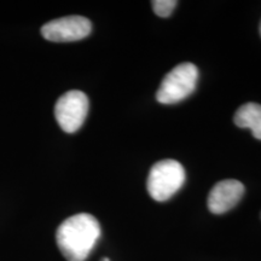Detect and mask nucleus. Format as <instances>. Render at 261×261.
Wrapping results in <instances>:
<instances>
[{
  "instance_id": "nucleus-9",
  "label": "nucleus",
  "mask_w": 261,
  "mask_h": 261,
  "mask_svg": "<svg viewBox=\"0 0 261 261\" xmlns=\"http://www.w3.org/2000/svg\"><path fill=\"white\" fill-rule=\"evenodd\" d=\"M102 261H110V260H109V259H103Z\"/></svg>"
},
{
  "instance_id": "nucleus-2",
  "label": "nucleus",
  "mask_w": 261,
  "mask_h": 261,
  "mask_svg": "<svg viewBox=\"0 0 261 261\" xmlns=\"http://www.w3.org/2000/svg\"><path fill=\"white\" fill-rule=\"evenodd\" d=\"M185 182V169L172 159L161 160L150 169L146 188L149 195L158 202L169 200Z\"/></svg>"
},
{
  "instance_id": "nucleus-10",
  "label": "nucleus",
  "mask_w": 261,
  "mask_h": 261,
  "mask_svg": "<svg viewBox=\"0 0 261 261\" xmlns=\"http://www.w3.org/2000/svg\"><path fill=\"white\" fill-rule=\"evenodd\" d=\"M260 34H261V23H260Z\"/></svg>"
},
{
  "instance_id": "nucleus-3",
  "label": "nucleus",
  "mask_w": 261,
  "mask_h": 261,
  "mask_svg": "<svg viewBox=\"0 0 261 261\" xmlns=\"http://www.w3.org/2000/svg\"><path fill=\"white\" fill-rule=\"evenodd\" d=\"M198 69L190 62L178 64L167 73L160 85L156 99L161 104H175L194 93L197 86Z\"/></svg>"
},
{
  "instance_id": "nucleus-7",
  "label": "nucleus",
  "mask_w": 261,
  "mask_h": 261,
  "mask_svg": "<svg viewBox=\"0 0 261 261\" xmlns=\"http://www.w3.org/2000/svg\"><path fill=\"white\" fill-rule=\"evenodd\" d=\"M233 121L241 128H249L254 138L261 140V106L246 103L234 114Z\"/></svg>"
},
{
  "instance_id": "nucleus-8",
  "label": "nucleus",
  "mask_w": 261,
  "mask_h": 261,
  "mask_svg": "<svg viewBox=\"0 0 261 261\" xmlns=\"http://www.w3.org/2000/svg\"><path fill=\"white\" fill-rule=\"evenodd\" d=\"M151 4L156 15L160 17H169L173 10L178 5V2H175V0H154Z\"/></svg>"
},
{
  "instance_id": "nucleus-4",
  "label": "nucleus",
  "mask_w": 261,
  "mask_h": 261,
  "mask_svg": "<svg viewBox=\"0 0 261 261\" xmlns=\"http://www.w3.org/2000/svg\"><path fill=\"white\" fill-rule=\"evenodd\" d=\"M89 98L79 90H71L58 98L55 116L64 132L74 133L80 129L89 114Z\"/></svg>"
},
{
  "instance_id": "nucleus-6",
  "label": "nucleus",
  "mask_w": 261,
  "mask_h": 261,
  "mask_svg": "<svg viewBox=\"0 0 261 261\" xmlns=\"http://www.w3.org/2000/svg\"><path fill=\"white\" fill-rule=\"evenodd\" d=\"M244 185L236 179H225L215 184L208 196V208L213 214H224L241 201Z\"/></svg>"
},
{
  "instance_id": "nucleus-1",
  "label": "nucleus",
  "mask_w": 261,
  "mask_h": 261,
  "mask_svg": "<svg viewBox=\"0 0 261 261\" xmlns=\"http://www.w3.org/2000/svg\"><path fill=\"white\" fill-rule=\"evenodd\" d=\"M100 237V225L93 215L80 213L65 219L57 228L56 241L68 261H85Z\"/></svg>"
},
{
  "instance_id": "nucleus-5",
  "label": "nucleus",
  "mask_w": 261,
  "mask_h": 261,
  "mask_svg": "<svg viewBox=\"0 0 261 261\" xmlns=\"http://www.w3.org/2000/svg\"><path fill=\"white\" fill-rule=\"evenodd\" d=\"M92 31L90 19L83 16H67L42 25L41 35L52 42H71L89 37Z\"/></svg>"
}]
</instances>
